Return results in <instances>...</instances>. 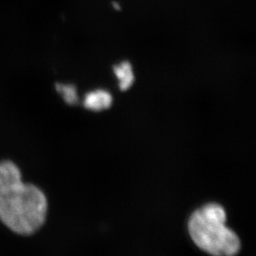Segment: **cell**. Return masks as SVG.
Masks as SVG:
<instances>
[{"label":"cell","instance_id":"1","mask_svg":"<svg viewBox=\"0 0 256 256\" xmlns=\"http://www.w3.org/2000/svg\"><path fill=\"white\" fill-rule=\"evenodd\" d=\"M48 202L44 191L23 180L18 164L0 160V223L12 234L28 238L46 223Z\"/></svg>","mask_w":256,"mask_h":256},{"label":"cell","instance_id":"2","mask_svg":"<svg viewBox=\"0 0 256 256\" xmlns=\"http://www.w3.org/2000/svg\"><path fill=\"white\" fill-rule=\"evenodd\" d=\"M226 212L218 203H209L194 210L188 222L192 242L212 256H236L241 242L238 234L226 226Z\"/></svg>","mask_w":256,"mask_h":256},{"label":"cell","instance_id":"3","mask_svg":"<svg viewBox=\"0 0 256 256\" xmlns=\"http://www.w3.org/2000/svg\"><path fill=\"white\" fill-rule=\"evenodd\" d=\"M112 104V96L110 92L104 90H97L88 92L84 99V106L88 110L93 111H101L110 108Z\"/></svg>","mask_w":256,"mask_h":256},{"label":"cell","instance_id":"4","mask_svg":"<svg viewBox=\"0 0 256 256\" xmlns=\"http://www.w3.org/2000/svg\"><path fill=\"white\" fill-rule=\"evenodd\" d=\"M114 74L119 80V86L122 90H128L133 84L135 77L132 66L129 62H122L114 66Z\"/></svg>","mask_w":256,"mask_h":256},{"label":"cell","instance_id":"5","mask_svg":"<svg viewBox=\"0 0 256 256\" xmlns=\"http://www.w3.org/2000/svg\"><path fill=\"white\" fill-rule=\"evenodd\" d=\"M55 88L57 92L62 96V98L68 104L74 106L79 101L77 90L74 84H66L59 82V84H56Z\"/></svg>","mask_w":256,"mask_h":256}]
</instances>
